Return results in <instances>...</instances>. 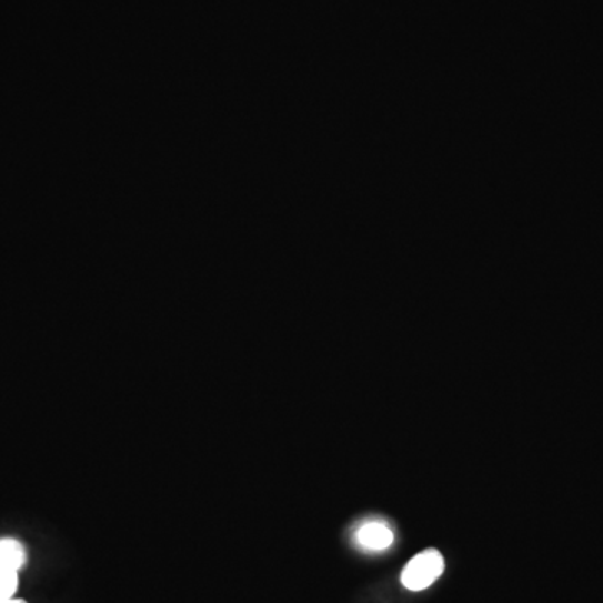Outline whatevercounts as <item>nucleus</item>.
Returning a JSON list of instances; mask_svg holds the SVG:
<instances>
[{"mask_svg": "<svg viewBox=\"0 0 603 603\" xmlns=\"http://www.w3.org/2000/svg\"><path fill=\"white\" fill-rule=\"evenodd\" d=\"M355 542L359 543L361 549L369 550V552H382V550H388L394 542V533H392L388 523L371 520V522H365L364 525L359 526L358 533H355Z\"/></svg>", "mask_w": 603, "mask_h": 603, "instance_id": "2", "label": "nucleus"}, {"mask_svg": "<svg viewBox=\"0 0 603 603\" xmlns=\"http://www.w3.org/2000/svg\"><path fill=\"white\" fill-rule=\"evenodd\" d=\"M19 572L0 565V600L14 599L19 586Z\"/></svg>", "mask_w": 603, "mask_h": 603, "instance_id": "4", "label": "nucleus"}, {"mask_svg": "<svg viewBox=\"0 0 603 603\" xmlns=\"http://www.w3.org/2000/svg\"><path fill=\"white\" fill-rule=\"evenodd\" d=\"M26 562H28V552H26V546L19 540H0V565L19 572L26 565Z\"/></svg>", "mask_w": 603, "mask_h": 603, "instance_id": "3", "label": "nucleus"}, {"mask_svg": "<svg viewBox=\"0 0 603 603\" xmlns=\"http://www.w3.org/2000/svg\"><path fill=\"white\" fill-rule=\"evenodd\" d=\"M444 572V559L438 550H424L402 570L401 582L411 592H421L433 585Z\"/></svg>", "mask_w": 603, "mask_h": 603, "instance_id": "1", "label": "nucleus"}, {"mask_svg": "<svg viewBox=\"0 0 603 603\" xmlns=\"http://www.w3.org/2000/svg\"><path fill=\"white\" fill-rule=\"evenodd\" d=\"M0 603H28V602H24V600H19V599H8V600H0Z\"/></svg>", "mask_w": 603, "mask_h": 603, "instance_id": "5", "label": "nucleus"}]
</instances>
